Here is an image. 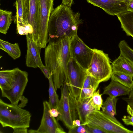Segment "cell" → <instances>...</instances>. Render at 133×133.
<instances>
[{"mask_svg": "<svg viewBox=\"0 0 133 133\" xmlns=\"http://www.w3.org/2000/svg\"><path fill=\"white\" fill-rule=\"evenodd\" d=\"M100 83L95 78L87 74L77 101L81 102L85 99L91 97Z\"/></svg>", "mask_w": 133, "mask_h": 133, "instance_id": "15", "label": "cell"}, {"mask_svg": "<svg viewBox=\"0 0 133 133\" xmlns=\"http://www.w3.org/2000/svg\"><path fill=\"white\" fill-rule=\"evenodd\" d=\"M93 49L92 59L86 71L100 83L107 81L111 78L113 72L108 55L102 50Z\"/></svg>", "mask_w": 133, "mask_h": 133, "instance_id": "5", "label": "cell"}, {"mask_svg": "<svg viewBox=\"0 0 133 133\" xmlns=\"http://www.w3.org/2000/svg\"><path fill=\"white\" fill-rule=\"evenodd\" d=\"M118 47L120 54L128 58L133 62V49L124 40L121 41L119 43Z\"/></svg>", "mask_w": 133, "mask_h": 133, "instance_id": "26", "label": "cell"}, {"mask_svg": "<svg viewBox=\"0 0 133 133\" xmlns=\"http://www.w3.org/2000/svg\"><path fill=\"white\" fill-rule=\"evenodd\" d=\"M129 97L130 98L133 99V88L131 89Z\"/></svg>", "mask_w": 133, "mask_h": 133, "instance_id": "39", "label": "cell"}, {"mask_svg": "<svg viewBox=\"0 0 133 133\" xmlns=\"http://www.w3.org/2000/svg\"><path fill=\"white\" fill-rule=\"evenodd\" d=\"M49 111L51 115L55 117H57L59 114V112L57 109L55 108H51Z\"/></svg>", "mask_w": 133, "mask_h": 133, "instance_id": "33", "label": "cell"}, {"mask_svg": "<svg viewBox=\"0 0 133 133\" xmlns=\"http://www.w3.org/2000/svg\"><path fill=\"white\" fill-rule=\"evenodd\" d=\"M128 6L129 11L133 12V0H129Z\"/></svg>", "mask_w": 133, "mask_h": 133, "instance_id": "36", "label": "cell"}, {"mask_svg": "<svg viewBox=\"0 0 133 133\" xmlns=\"http://www.w3.org/2000/svg\"><path fill=\"white\" fill-rule=\"evenodd\" d=\"M24 11V21L27 26H32V39L37 42V35L40 18L39 4L38 0H21Z\"/></svg>", "mask_w": 133, "mask_h": 133, "instance_id": "10", "label": "cell"}, {"mask_svg": "<svg viewBox=\"0 0 133 133\" xmlns=\"http://www.w3.org/2000/svg\"><path fill=\"white\" fill-rule=\"evenodd\" d=\"M113 71L118 72L133 76V62L120 54L111 64Z\"/></svg>", "mask_w": 133, "mask_h": 133, "instance_id": "16", "label": "cell"}, {"mask_svg": "<svg viewBox=\"0 0 133 133\" xmlns=\"http://www.w3.org/2000/svg\"><path fill=\"white\" fill-rule=\"evenodd\" d=\"M61 97L57 110L58 121H61L69 129L73 127L74 121L78 117L77 100L74 97L65 83L61 88Z\"/></svg>", "mask_w": 133, "mask_h": 133, "instance_id": "4", "label": "cell"}, {"mask_svg": "<svg viewBox=\"0 0 133 133\" xmlns=\"http://www.w3.org/2000/svg\"><path fill=\"white\" fill-rule=\"evenodd\" d=\"M74 0H62V4L71 7L74 3Z\"/></svg>", "mask_w": 133, "mask_h": 133, "instance_id": "35", "label": "cell"}, {"mask_svg": "<svg viewBox=\"0 0 133 133\" xmlns=\"http://www.w3.org/2000/svg\"><path fill=\"white\" fill-rule=\"evenodd\" d=\"M133 76L118 72L113 71L111 79L131 89L133 88Z\"/></svg>", "mask_w": 133, "mask_h": 133, "instance_id": "24", "label": "cell"}, {"mask_svg": "<svg viewBox=\"0 0 133 133\" xmlns=\"http://www.w3.org/2000/svg\"><path fill=\"white\" fill-rule=\"evenodd\" d=\"M48 79L49 83L48 103L51 108H55L57 109L60 100L55 89L52 76Z\"/></svg>", "mask_w": 133, "mask_h": 133, "instance_id": "25", "label": "cell"}, {"mask_svg": "<svg viewBox=\"0 0 133 133\" xmlns=\"http://www.w3.org/2000/svg\"><path fill=\"white\" fill-rule=\"evenodd\" d=\"M95 126L108 133H133V131L116 123L102 111L95 110L87 117L85 124Z\"/></svg>", "mask_w": 133, "mask_h": 133, "instance_id": "7", "label": "cell"}, {"mask_svg": "<svg viewBox=\"0 0 133 133\" xmlns=\"http://www.w3.org/2000/svg\"><path fill=\"white\" fill-rule=\"evenodd\" d=\"M77 109L78 117L82 124H85L87 116L96 110L91 97L85 99L81 102L77 101Z\"/></svg>", "mask_w": 133, "mask_h": 133, "instance_id": "19", "label": "cell"}, {"mask_svg": "<svg viewBox=\"0 0 133 133\" xmlns=\"http://www.w3.org/2000/svg\"><path fill=\"white\" fill-rule=\"evenodd\" d=\"M121 28L128 36L133 38V12L128 11L117 16Z\"/></svg>", "mask_w": 133, "mask_h": 133, "instance_id": "20", "label": "cell"}, {"mask_svg": "<svg viewBox=\"0 0 133 133\" xmlns=\"http://www.w3.org/2000/svg\"><path fill=\"white\" fill-rule=\"evenodd\" d=\"M43 104V115L40 125L37 130L38 133H66L55 117L50 114L49 111L51 108L48 102L44 101Z\"/></svg>", "mask_w": 133, "mask_h": 133, "instance_id": "12", "label": "cell"}, {"mask_svg": "<svg viewBox=\"0 0 133 133\" xmlns=\"http://www.w3.org/2000/svg\"><path fill=\"white\" fill-rule=\"evenodd\" d=\"M28 128L19 127L13 129L14 133H27Z\"/></svg>", "mask_w": 133, "mask_h": 133, "instance_id": "32", "label": "cell"}, {"mask_svg": "<svg viewBox=\"0 0 133 133\" xmlns=\"http://www.w3.org/2000/svg\"><path fill=\"white\" fill-rule=\"evenodd\" d=\"M127 110L128 113L129 115L133 116V109L128 104Z\"/></svg>", "mask_w": 133, "mask_h": 133, "instance_id": "37", "label": "cell"}, {"mask_svg": "<svg viewBox=\"0 0 133 133\" xmlns=\"http://www.w3.org/2000/svg\"><path fill=\"white\" fill-rule=\"evenodd\" d=\"M85 127L88 133H108L105 130L95 126L86 124Z\"/></svg>", "mask_w": 133, "mask_h": 133, "instance_id": "28", "label": "cell"}, {"mask_svg": "<svg viewBox=\"0 0 133 133\" xmlns=\"http://www.w3.org/2000/svg\"><path fill=\"white\" fill-rule=\"evenodd\" d=\"M111 79L110 83L104 88L102 95H107L113 98L129 95L131 89Z\"/></svg>", "mask_w": 133, "mask_h": 133, "instance_id": "17", "label": "cell"}, {"mask_svg": "<svg viewBox=\"0 0 133 133\" xmlns=\"http://www.w3.org/2000/svg\"><path fill=\"white\" fill-rule=\"evenodd\" d=\"M69 48L71 58L85 70L90 63L94 50L87 46L77 35L70 39Z\"/></svg>", "mask_w": 133, "mask_h": 133, "instance_id": "9", "label": "cell"}, {"mask_svg": "<svg viewBox=\"0 0 133 133\" xmlns=\"http://www.w3.org/2000/svg\"><path fill=\"white\" fill-rule=\"evenodd\" d=\"M118 99L116 97L113 98L109 96L107 97L103 102L102 111L116 123L123 125L115 117L116 115V106Z\"/></svg>", "mask_w": 133, "mask_h": 133, "instance_id": "21", "label": "cell"}, {"mask_svg": "<svg viewBox=\"0 0 133 133\" xmlns=\"http://www.w3.org/2000/svg\"><path fill=\"white\" fill-rule=\"evenodd\" d=\"M80 16L79 12H74L71 7L62 4L54 9L48 21V43L66 38L70 39L77 35L83 21Z\"/></svg>", "mask_w": 133, "mask_h": 133, "instance_id": "2", "label": "cell"}, {"mask_svg": "<svg viewBox=\"0 0 133 133\" xmlns=\"http://www.w3.org/2000/svg\"><path fill=\"white\" fill-rule=\"evenodd\" d=\"M81 121L79 119H77L73 122V127L77 126H79L81 125Z\"/></svg>", "mask_w": 133, "mask_h": 133, "instance_id": "38", "label": "cell"}, {"mask_svg": "<svg viewBox=\"0 0 133 133\" xmlns=\"http://www.w3.org/2000/svg\"><path fill=\"white\" fill-rule=\"evenodd\" d=\"M28 132L30 133H38L37 130H34L33 129H30L28 130Z\"/></svg>", "mask_w": 133, "mask_h": 133, "instance_id": "40", "label": "cell"}, {"mask_svg": "<svg viewBox=\"0 0 133 133\" xmlns=\"http://www.w3.org/2000/svg\"><path fill=\"white\" fill-rule=\"evenodd\" d=\"M0 49L6 52L14 60L19 58L21 55L18 44L17 43L12 44L0 39Z\"/></svg>", "mask_w": 133, "mask_h": 133, "instance_id": "22", "label": "cell"}, {"mask_svg": "<svg viewBox=\"0 0 133 133\" xmlns=\"http://www.w3.org/2000/svg\"><path fill=\"white\" fill-rule=\"evenodd\" d=\"M17 68L0 71V88L1 90H8L14 86L16 81Z\"/></svg>", "mask_w": 133, "mask_h": 133, "instance_id": "18", "label": "cell"}, {"mask_svg": "<svg viewBox=\"0 0 133 133\" xmlns=\"http://www.w3.org/2000/svg\"><path fill=\"white\" fill-rule=\"evenodd\" d=\"M67 69L69 83L66 84L72 95L77 100L87 73L72 58L68 64Z\"/></svg>", "mask_w": 133, "mask_h": 133, "instance_id": "8", "label": "cell"}, {"mask_svg": "<svg viewBox=\"0 0 133 133\" xmlns=\"http://www.w3.org/2000/svg\"><path fill=\"white\" fill-rule=\"evenodd\" d=\"M69 38L49 43L45 48L44 60L45 65L50 70L56 90L64 84L69 83L68 64L71 58Z\"/></svg>", "mask_w": 133, "mask_h": 133, "instance_id": "1", "label": "cell"}, {"mask_svg": "<svg viewBox=\"0 0 133 133\" xmlns=\"http://www.w3.org/2000/svg\"><path fill=\"white\" fill-rule=\"evenodd\" d=\"M69 133H88L87 131L85 124H81L79 126L74 127L69 129Z\"/></svg>", "mask_w": 133, "mask_h": 133, "instance_id": "29", "label": "cell"}, {"mask_svg": "<svg viewBox=\"0 0 133 133\" xmlns=\"http://www.w3.org/2000/svg\"><path fill=\"white\" fill-rule=\"evenodd\" d=\"M122 120L126 125L133 126V116H124Z\"/></svg>", "mask_w": 133, "mask_h": 133, "instance_id": "31", "label": "cell"}, {"mask_svg": "<svg viewBox=\"0 0 133 133\" xmlns=\"http://www.w3.org/2000/svg\"><path fill=\"white\" fill-rule=\"evenodd\" d=\"M88 3L102 9L108 14L117 16L129 11V0H86Z\"/></svg>", "mask_w": 133, "mask_h": 133, "instance_id": "13", "label": "cell"}, {"mask_svg": "<svg viewBox=\"0 0 133 133\" xmlns=\"http://www.w3.org/2000/svg\"><path fill=\"white\" fill-rule=\"evenodd\" d=\"M12 21L11 11L0 9V32L6 35Z\"/></svg>", "mask_w": 133, "mask_h": 133, "instance_id": "23", "label": "cell"}, {"mask_svg": "<svg viewBox=\"0 0 133 133\" xmlns=\"http://www.w3.org/2000/svg\"><path fill=\"white\" fill-rule=\"evenodd\" d=\"M54 0H38L40 18L37 35V43L41 48H45L48 43V26L49 18L53 10Z\"/></svg>", "mask_w": 133, "mask_h": 133, "instance_id": "6", "label": "cell"}, {"mask_svg": "<svg viewBox=\"0 0 133 133\" xmlns=\"http://www.w3.org/2000/svg\"><path fill=\"white\" fill-rule=\"evenodd\" d=\"M31 114L18 104L7 103L0 99V123L3 127H29Z\"/></svg>", "mask_w": 133, "mask_h": 133, "instance_id": "3", "label": "cell"}, {"mask_svg": "<svg viewBox=\"0 0 133 133\" xmlns=\"http://www.w3.org/2000/svg\"><path fill=\"white\" fill-rule=\"evenodd\" d=\"M39 68L46 78L48 79L52 76L51 71L47 66L43 65L40 66Z\"/></svg>", "mask_w": 133, "mask_h": 133, "instance_id": "30", "label": "cell"}, {"mask_svg": "<svg viewBox=\"0 0 133 133\" xmlns=\"http://www.w3.org/2000/svg\"><path fill=\"white\" fill-rule=\"evenodd\" d=\"M123 100L125 101L133 109V99L128 97H124L122 98Z\"/></svg>", "mask_w": 133, "mask_h": 133, "instance_id": "34", "label": "cell"}, {"mask_svg": "<svg viewBox=\"0 0 133 133\" xmlns=\"http://www.w3.org/2000/svg\"><path fill=\"white\" fill-rule=\"evenodd\" d=\"M28 73L17 68L15 84L10 89L1 90L2 96L6 97L12 104H18L23 97V95L28 82Z\"/></svg>", "mask_w": 133, "mask_h": 133, "instance_id": "11", "label": "cell"}, {"mask_svg": "<svg viewBox=\"0 0 133 133\" xmlns=\"http://www.w3.org/2000/svg\"><path fill=\"white\" fill-rule=\"evenodd\" d=\"M102 95L100 94L99 89L94 93L91 97V101L96 110H100L103 105V101Z\"/></svg>", "mask_w": 133, "mask_h": 133, "instance_id": "27", "label": "cell"}, {"mask_svg": "<svg viewBox=\"0 0 133 133\" xmlns=\"http://www.w3.org/2000/svg\"><path fill=\"white\" fill-rule=\"evenodd\" d=\"M27 51L25 56V64L30 68H39L43 65L40 56L41 49L33 41L31 35H26Z\"/></svg>", "mask_w": 133, "mask_h": 133, "instance_id": "14", "label": "cell"}]
</instances>
